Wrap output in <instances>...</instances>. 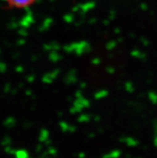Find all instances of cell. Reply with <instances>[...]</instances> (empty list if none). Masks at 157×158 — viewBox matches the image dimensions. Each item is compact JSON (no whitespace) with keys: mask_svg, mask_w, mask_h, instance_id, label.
Returning a JSON list of instances; mask_svg holds the SVG:
<instances>
[{"mask_svg":"<svg viewBox=\"0 0 157 158\" xmlns=\"http://www.w3.org/2000/svg\"><path fill=\"white\" fill-rule=\"evenodd\" d=\"M10 9H25L33 6L37 0H3Z\"/></svg>","mask_w":157,"mask_h":158,"instance_id":"cell-1","label":"cell"}]
</instances>
